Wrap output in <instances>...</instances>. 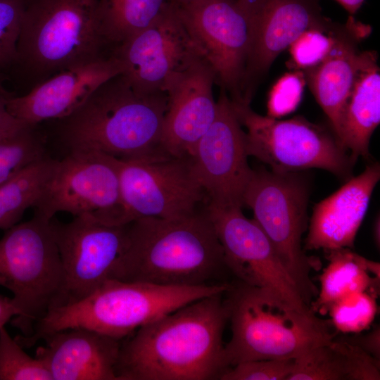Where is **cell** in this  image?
<instances>
[{"label": "cell", "instance_id": "cell-1", "mask_svg": "<svg viewBox=\"0 0 380 380\" xmlns=\"http://www.w3.org/2000/svg\"><path fill=\"white\" fill-rule=\"evenodd\" d=\"M224 293L191 302L139 328L120 343L117 379H219L228 369Z\"/></svg>", "mask_w": 380, "mask_h": 380}, {"label": "cell", "instance_id": "cell-2", "mask_svg": "<svg viewBox=\"0 0 380 380\" xmlns=\"http://www.w3.org/2000/svg\"><path fill=\"white\" fill-rule=\"evenodd\" d=\"M165 92L135 89L121 73L101 84L75 111L56 120V134L71 151L118 159L170 156L161 146Z\"/></svg>", "mask_w": 380, "mask_h": 380}, {"label": "cell", "instance_id": "cell-3", "mask_svg": "<svg viewBox=\"0 0 380 380\" xmlns=\"http://www.w3.org/2000/svg\"><path fill=\"white\" fill-rule=\"evenodd\" d=\"M127 234L126 248L110 279L198 286L216 284L228 270L205 205L179 219H137L127 224Z\"/></svg>", "mask_w": 380, "mask_h": 380}, {"label": "cell", "instance_id": "cell-4", "mask_svg": "<svg viewBox=\"0 0 380 380\" xmlns=\"http://www.w3.org/2000/svg\"><path fill=\"white\" fill-rule=\"evenodd\" d=\"M229 287L227 282L169 286L109 279L85 298L50 310L30 336L18 335L15 340L29 348L49 334L84 328L121 341L167 313Z\"/></svg>", "mask_w": 380, "mask_h": 380}, {"label": "cell", "instance_id": "cell-5", "mask_svg": "<svg viewBox=\"0 0 380 380\" xmlns=\"http://www.w3.org/2000/svg\"><path fill=\"white\" fill-rule=\"evenodd\" d=\"M225 293L232 331L224 344L228 368L249 360L297 358L336 336L330 322L301 312L267 289L239 281Z\"/></svg>", "mask_w": 380, "mask_h": 380}, {"label": "cell", "instance_id": "cell-6", "mask_svg": "<svg viewBox=\"0 0 380 380\" xmlns=\"http://www.w3.org/2000/svg\"><path fill=\"white\" fill-rule=\"evenodd\" d=\"M98 0H27L11 75L34 85L63 70L112 55L101 37Z\"/></svg>", "mask_w": 380, "mask_h": 380}, {"label": "cell", "instance_id": "cell-7", "mask_svg": "<svg viewBox=\"0 0 380 380\" xmlns=\"http://www.w3.org/2000/svg\"><path fill=\"white\" fill-rule=\"evenodd\" d=\"M0 286L13 296L18 315L11 324L23 337L62 305L65 274L51 220L34 213L30 220L5 230L0 239Z\"/></svg>", "mask_w": 380, "mask_h": 380}, {"label": "cell", "instance_id": "cell-8", "mask_svg": "<svg viewBox=\"0 0 380 380\" xmlns=\"http://www.w3.org/2000/svg\"><path fill=\"white\" fill-rule=\"evenodd\" d=\"M309 184L298 172L253 170L243 194V205L265 233L281 265L310 307L318 289L310 279L319 270L318 258L308 256L302 246L308 228Z\"/></svg>", "mask_w": 380, "mask_h": 380}, {"label": "cell", "instance_id": "cell-9", "mask_svg": "<svg viewBox=\"0 0 380 380\" xmlns=\"http://www.w3.org/2000/svg\"><path fill=\"white\" fill-rule=\"evenodd\" d=\"M231 103L239 122L247 129L248 156L277 172L319 168L346 181L351 177L354 164L347 150L324 127L300 117L277 120L255 113L250 105Z\"/></svg>", "mask_w": 380, "mask_h": 380}, {"label": "cell", "instance_id": "cell-10", "mask_svg": "<svg viewBox=\"0 0 380 380\" xmlns=\"http://www.w3.org/2000/svg\"><path fill=\"white\" fill-rule=\"evenodd\" d=\"M34 213L51 220L66 212L113 226L128 224L122 201L116 158L71 151L58 160Z\"/></svg>", "mask_w": 380, "mask_h": 380}, {"label": "cell", "instance_id": "cell-11", "mask_svg": "<svg viewBox=\"0 0 380 380\" xmlns=\"http://www.w3.org/2000/svg\"><path fill=\"white\" fill-rule=\"evenodd\" d=\"M172 6L215 75V84L241 103L251 21L243 0H172Z\"/></svg>", "mask_w": 380, "mask_h": 380}, {"label": "cell", "instance_id": "cell-12", "mask_svg": "<svg viewBox=\"0 0 380 380\" xmlns=\"http://www.w3.org/2000/svg\"><path fill=\"white\" fill-rule=\"evenodd\" d=\"M116 162L128 224L141 217H184L206 203L192 157L116 158Z\"/></svg>", "mask_w": 380, "mask_h": 380}, {"label": "cell", "instance_id": "cell-13", "mask_svg": "<svg viewBox=\"0 0 380 380\" xmlns=\"http://www.w3.org/2000/svg\"><path fill=\"white\" fill-rule=\"evenodd\" d=\"M205 205L222 246L226 267L239 281L267 289L303 313L315 314L253 219L247 218L241 208L207 202Z\"/></svg>", "mask_w": 380, "mask_h": 380}, {"label": "cell", "instance_id": "cell-14", "mask_svg": "<svg viewBox=\"0 0 380 380\" xmlns=\"http://www.w3.org/2000/svg\"><path fill=\"white\" fill-rule=\"evenodd\" d=\"M122 75L137 90L165 92L195 62L204 58L179 17L170 7L153 24L113 52Z\"/></svg>", "mask_w": 380, "mask_h": 380}, {"label": "cell", "instance_id": "cell-15", "mask_svg": "<svg viewBox=\"0 0 380 380\" xmlns=\"http://www.w3.org/2000/svg\"><path fill=\"white\" fill-rule=\"evenodd\" d=\"M246 134L226 91L220 88L215 118L196 144L194 174L208 203L243 206V194L253 169L248 163Z\"/></svg>", "mask_w": 380, "mask_h": 380}, {"label": "cell", "instance_id": "cell-16", "mask_svg": "<svg viewBox=\"0 0 380 380\" xmlns=\"http://www.w3.org/2000/svg\"><path fill=\"white\" fill-rule=\"evenodd\" d=\"M51 224L65 274L62 306L85 298L110 279L127 246V224L108 225L89 216L67 223L53 217Z\"/></svg>", "mask_w": 380, "mask_h": 380}, {"label": "cell", "instance_id": "cell-17", "mask_svg": "<svg viewBox=\"0 0 380 380\" xmlns=\"http://www.w3.org/2000/svg\"><path fill=\"white\" fill-rule=\"evenodd\" d=\"M249 12L250 45L241 85V103L250 105L277 56L305 30L331 23L319 0H243Z\"/></svg>", "mask_w": 380, "mask_h": 380}, {"label": "cell", "instance_id": "cell-18", "mask_svg": "<svg viewBox=\"0 0 380 380\" xmlns=\"http://www.w3.org/2000/svg\"><path fill=\"white\" fill-rule=\"evenodd\" d=\"M114 54L60 72L6 101L9 114L32 125L63 118L78 108L101 84L122 73Z\"/></svg>", "mask_w": 380, "mask_h": 380}, {"label": "cell", "instance_id": "cell-19", "mask_svg": "<svg viewBox=\"0 0 380 380\" xmlns=\"http://www.w3.org/2000/svg\"><path fill=\"white\" fill-rule=\"evenodd\" d=\"M215 72L205 58L195 62L167 90L161 146L172 157H192L217 113Z\"/></svg>", "mask_w": 380, "mask_h": 380}, {"label": "cell", "instance_id": "cell-20", "mask_svg": "<svg viewBox=\"0 0 380 380\" xmlns=\"http://www.w3.org/2000/svg\"><path fill=\"white\" fill-rule=\"evenodd\" d=\"M380 179L379 163L370 164L337 191L315 205L305 250L354 248L357 233Z\"/></svg>", "mask_w": 380, "mask_h": 380}, {"label": "cell", "instance_id": "cell-21", "mask_svg": "<svg viewBox=\"0 0 380 380\" xmlns=\"http://www.w3.org/2000/svg\"><path fill=\"white\" fill-rule=\"evenodd\" d=\"M36 350L53 380H118L121 341L84 328L55 331Z\"/></svg>", "mask_w": 380, "mask_h": 380}, {"label": "cell", "instance_id": "cell-22", "mask_svg": "<svg viewBox=\"0 0 380 380\" xmlns=\"http://www.w3.org/2000/svg\"><path fill=\"white\" fill-rule=\"evenodd\" d=\"M367 27L350 17L346 25L338 26L328 54L317 65L302 70L340 142L346 106L360 63L357 43L366 36Z\"/></svg>", "mask_w": 380, "mask_h": 380}, {"label": "cell", "instance_id": "cell-23", "mask_svg": "<svg viewBox=\"0 0 380 380\" xmlns=\"http://www.w3.org/2000/svg\"><path fill=\"white\" fill-rule=\"evenodd\" d=\"M380 122V72L377 54L361 51L360 66L346 106L341 142L353 164L369 157L370 138Z\"/></svg>", "mask_w": 380, "mask_h": 380}, {"label": "cell", "instance_id": "cell-24", "mask_svg": "<svg viewBox=\"0 0 380 380\" xmlns=\"http://www.w3.org/2000/svg\"><path fill=\"white\" fill-rule=\"evenodd\" d=\"M380 360L341 337L295 358L288 380H379Z\"/></svg>", "mask_w": 380, "mask_h": 380}, {"label": "cell", "instance_id": "cell-25", "mask_svg": "<svg viewBox=\"0 0 380 380\" xmlns=\"http://www.w3.org/2000/svg\"><path fill=\"white\" fill-rule=\"evenodd\" d=\"M328 265L319 276L320 290L310 308L314 313H327L336 301L355 293L367 292L378 298L380 265L348 248L327 252Z\"/></svg>", "mask_w": 380, "mask_h": 380}, {"label": "cell", "instance_id": "cell-26", "mask_svg": "<svg viewBox=\"0 0 380 380\" xmlns=\"http://www.w3.org/2000/svg\"><path fill=\"white\" fill-rule=\"evenodd\" d=\"M172 0H98L97 15L103 40L113 51L158 19Z\"/></svg>", "mask_w": 380, "mask_h": 380}, {"label": "cell", "instance_id": "cell-27", "mask_svg": "<svg viewBox=\"0 0 380 380\" xmlns=\"http://www.w3.org/2000/svg\"><path fill=\"white\" fill-rule=\"evenodd\" d=\"M58 160L47 156L27 166L0 186V229L6 230L21 220L42 196Z\"/></svg>", "mask_w": 380, "mask_h": 380}, {"label": "cell", "instance_id": "cell-28", "mask_svg": "<svg viewBox=\"0 0 380 380\" xmlns=\"http://www.w3.org/2000/svg\"><path fill=\"white\" fill-rule=\"evenodd\" d=\"M39 125L19 122L0 132V186L48 156L46 135Z\"/></svg>", "mask_w": 380, "mask_h": 380}, {"label": "cell", "instance_id": "cell-29", "mask_svg": "<svg viewBox=\"0 0 380 380\" xmlns=\"http://www.w3.org/2000/svg\"><path fill=\"white\" fill-rule=\"evenodd\" d=\"M0 380H53L44 363L26 353L5 327H0Z\"/></svg>", "mask_w": 380, "mask_h": 380}, {"label": "cell", "instance_id": "cell-30", "mask_svg": "<svg viewBox=\"0 0 380 380\" xmlns=\"http://www.w3.org/2000/svg\"><path fill=\"white\" fill-rule=\"evenodd\" d=\"M376 298L367 292L350 294L329 308L331 325L337 331L358 334L368 329L377 313Z\"/></svg>", "mask_w": 380, "mask_h": 380}, {"label": "cell", "instance_id": "cell-31", "mask_svg": "<svg viewBox=\"0 0 380 380\" xmlns=\"http://www.w3.org/2000/svg\"><path fill=\"white\" fill-rule=\"evenodd\" d=\"M338 25L312 27L303 32L289 47V66L304 70L319 63L331 49Z\"/></svg>", "mask_w": 380, "mask_h": 380}, {"label": "cell", "instance_id": "cell-32", "mask_svg": "<svg viewBox=\"0 0 380 380\" xmlns=\"http://www.w3.org/2000/svg\"><path fill=\"white\" fill-rule=\"evenodd\" d=\"M27 0H0V77L8 79L17 59V45Z\"/></svg>", "mask_w": 380, "mask_h": 380}, {"label": "cell", "instance_id": "cell-33", "mask_svg": "<svg viewBox=\"0 0 380 380\" xmlns=\"http://www.w3.org/2000/svg\"><path fill=\"white\" fill-rule=\"evenodd\" d=\"M295 358L256 360L239 362L227 369L220 380H288Z\"/></svg>", "mask_w": 380, "mask_h": 380}, {"label": "cell", "instance_id": "cell-34", "mask_svg": "<svg viewBox=\"0 0 380 380\" xmlns=\"http://www.w3.org/2000/svg\"><path fill=\"white\" fill-rule=\"evenodd\" d=\"M305 84L301 70H295L282 76L270 91L267 116L279 118L293 112L301 100Z\"/></svg>", "mask_w": 380, "mask_h": 380}, {"label": "cell", "instance_id": "cell-35", "mask_svg": "<svg viewBox=\"0 0 380 380\" xmlns=\"http://www.w3.org/2000/svg\"><path fill=\"white\" fill-rule=\"evenodd\" d=\"M346 341L357 346L367 353L380 360V327H374L371 331L364 335L341 336Z\"/></svg>", "mask_w": 380, "mask_h": 380}, {"label": "cell", "instance_id": "cell-36", "mask_svg": "<svg viewBox=\"0 0 380 380\" xmlns=\"http://www.w3.org/2000/svg\"><path fill=\"white\" fill-rule=\"evenodd\" d=\"M13 95L6 89H0V132L20 122L13 118L6 108L8 99Z\"/></svg>", "mask_w": 380, "mask_h": 380}, {"label": "cell", "instance_id": "cell-37", "mask_svg": "<svg viewBox=\"0 0 380 380\" xmlns=\"http://www.w3.org/2000/svg\"><path fill=\"white\" fill-rule=\"evenodd\" d=\"M18 315L12 298L0 294V327H5L13 317Z\"/></svg>", "mask_w": 380, "mask_h": 380}, {"label": "cell", "instance_id": "cell-38", "mask_svg": "<svg viewBox=\"0 0 380 380\" xmlns=\"http://www.w3.org/2000/svg\"><path fill=\"white\" fill-rule=\"evenodd\" d=\"M350 15H355L363 4L365 0H336Z\"/></svg>", "mask_w": 380, "mask_h": 380}, {"label": "cell", "instance_id": "cell-39", "mask_svg": "<svg viewBox=\"0 0 380 380\" xmlns=\"http://www.w3.org/2000/svg\"><path fill=\"white\" fill-rule=\"evenodd\" d=\"M379 217L375 220L373 226V236L376 246L379 248L380 243V234H379Z\"/></svg>", "mask_w": 380, "mask_h": 380}, {"label": "cell", "instance_id": "cell-40", "mask_svg": "<svg viewBox=\"0 0 380 380\" xmlns=\"http://www.w3.org/2000/svg\"><path fill=\"white\" fill-rule=\"evenodd\" d=\"M5 80H6L5 78L0 77V89H5L4 87L3 86V82Z\"/></svg>", "mask_w": 380, "mask_h": 380}]
</instances>
